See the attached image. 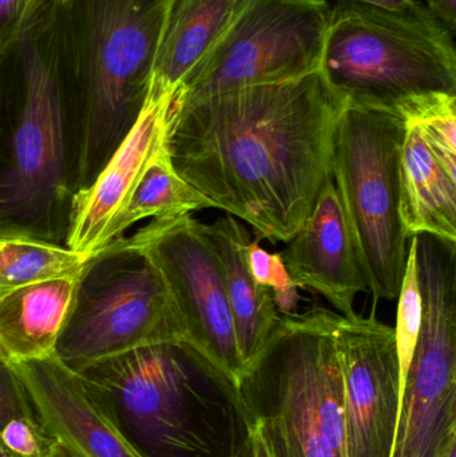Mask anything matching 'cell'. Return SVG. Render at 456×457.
I'll return each mask as SVG.
<instances>
[{
    "label": "cell",
    "instance_id": "1",
    "mask_svg": "<svg viewBox=\"0 0 456 457\" xmlns=\"http://www.w3.org/2000/svg\"><path fill=\"white\" fill-rule=\"evenodd\" d=\"M345 106L321 70L222 91L177 112L171 162L216 209L253 228L256 239L286 244L331 177Z\"/></svg>",
    "mask_w": 456,
    "mask_h": 457
},
{
    "label": "cell",
    "instance_id": "2",
    "mask_svg": "<svg viewBox=\"0 0 456 457\" xmlns=\"http://www.w3.org/2000/svg\"><path fill=\"white\" fill-rule=\"evenodd\" d=\"M59 3L27 0L0 47V237L66 246L80 122Z\"/></svg>",
    "mask_w": 456,
    "mask_h": 457
},
{
    "label": "cell",
    "instance_id": "3",
    "mask_svg": "<svg viewBox=\"0 0 456 457\" xmlns=\"http://www.w3.org/2000/svg\"><path fill=\"white\" fill-rule=\"evenodd\" d=\"M77 375L141 457H233L248 432L238 389L181 345L134 349Z\"/></svg>",
    "mask_w": 456,
    "mask_h": 457
},
{
    "label": "cell",
    "instance_id": "4",
    "mask_svg": "<svg viewBox=\"0 0 456 457\" xmlns=\"http://www.w3.org/2000/svg\"><path fill=\"white\" fill-rule=\"evenodd\" d=\"M168 5L169 0L59 3L79 104L78 192L94 181L141 112Z\"/></svg>",
    "mask_w": 456,
    "mask_h": 457
},
{
    "label": "cell",
    "instance_id": "5",
    "mask_svg": "<svg viewBox=\"0 0 456 457\" xmlns=\"http://www.w3.org/2000/svg\"><path fill=\"white\" fill-rule=\"evenodd\" d=\"M335 312L281 314L241 381V400L276 457H347L344 386L332 336Z\"/></svg>",
    "mask_w": 456,
    "mask_h": 457
},
{
    "label": "cell",
    "instance_id": "6",
    "mask_svg": "<svg viewBox=\"0 0 456 457\" xmlns=\"http://www.w3.org/2000/svg\"><path fill=\"white\" fill-rule=\"evenodd\" d=\"M321 71L348 104L396 112L420 94H456L454 35L422 0L404 10L335 2Z\"/></svg>",
    "mask_w": 456,
    "mask_h": 457
},
{
    "label": "cell",
    "instance_id": "7",
    "mask_svg": "<svg viewBox=\"0 0 456 457\" xmlns=\"http://www.w3.org/2000/svg\"><path fill=\"white\" fill-rule=\"evenodd\" d=\"M404 120L348 104L335 133L331 176L374 303L398 298L410 241L401 219Z\"/></svg>",
    "mask_w": 456,
    "mask_h": 457
},
{
    "label": "cell",
    "instance_id": "8",
    "mask_svg": "<svg viewBox=\"0 0 456 457\" xmlns=\"http://www.w3.org/2000/svg\"><path fill=\"white\" fill-rule=\"evenodd\" d=\"M173 344L185 330L161 271L125 237L86 261L55 356L74 373L110 357Z\"/></svg>",
    "mask_w": 456,
    "mask_h": 457
},
{
    "label": "cell",
    "instance_id": "9",
    "mask_svg": "<svg viewBox=\"0 0 456 457\" xmlns=\"http://www.w3.org/2000/svg\"><path fill=\"white\" fill-rule=\"evenodd\" d=\"M328 0H237L208 53L177 88L178 112L222 91L321 70Z\"/></svg>",
    "mask_w": 456,
    "mask_h": 457
},
{
    "label": "cell",
    "instance_id": "10",
    "mask_svg": "<svg viewBox=\"0 0 456 457\" xmlns=\"http://www.w3.org/2000/svg\"><path fill=\"white\" fill-rule=\"evenodd\" d=\"M422 327L399 407L393 457H441L456 440V244L417 236Z\"/></svg>",
    "mask_w": 456,
    "mask_h": 457
},
{
    "label": "cell",
    "instance_id": "11",
    "mask_svg": "<svg viewBox=\"0 0 456 457\" xmlns=\"http://www.w3.org/2000/svg\"><path fill=\"white\" fill-rule=\"evenodd\" d=\"M126 239L165 278L184 325V348L240 388L245 370L224 276L201 222L192 214L154 219Z\"/></svg>",
    "mask_w": 456,
    "mask_h": 457
},
{
    "label": "cell",
    "instance_id": "12",
    "mask_svg": "<svg viewBox=\"0 0 456 457\" xmlns=\"http://www.w3.org/2000/svg\"><path fill=\"white\" fill-rule=\"evenodd\" d=\"M332 336L344 386L347 457H393L399 421L395 330L375 314L334 313Z\"/></svg>",
    "mask_w": 456,
    "mask_h": 457
},
{
    "label": "cell",
    "instance_id": "13",
    "mask_svg": "<svg viewBox=\"0 0 456 457\" xmlns=\"http://www.w3.org/2000/svg\"><path fill=\"white\" fill-rule=\"evenodd\" d=\"M176 91L149 88L136 123L94 181L72 198L66 247L85 257L102 249L104 231L128 203L155 154L168 144Z\"/></svg>",
    "mask_w": 456,
    "mask_h": 457
},
{
    "label": "cell",
    "instance_id": "14",
    "mask_svg": "<svg viewBox=\"0 0 456 457\" xmlns=\"http://www.w3.org/2000/svg\"><path fill=\"white\" fill-rule=\"evenodd\" d=\"M281 255L297 287L323 295L344 317L355 316L356 295L369 289L332 176Z\"/></svg>",
    "mask_w": 456,
    "mask_h": 457
},
{
    "label": "cell",
    "instance_id": "15",
    "mask_svg": "<svg viewBox=\"0 0 456 457\" xmlns=\"http://www.w3.org/2000/svg\"><path fill=\"white\" fill-rule=\"evenodd\" d=\"M35 411L72 457H141L90 396L79 375L55 354L13 365Z\"/></svg>",
    "mask_w": 456,
    "mask_h": 457
},
{
    "label": "cell",
    "instance_id": "16",
    "mask_svg": "<svg viewBox=\"0 0 456 457\" xmlns=\"http://www.w3.org/2000/svg\"><path fill=\"white\" fill-rule=\"evenodd\" d=\"M82 268L0 293V357L4 361L18 365L55 354Z\"/></svg>",
    "mask_w": 456,
    "mask_h": 457
},
{
    "label": "cell",
    "instance_id": "17",
    "mask_svg": "<svg viewBox=\"0 0 456 457\" xmlns=\"http://www.w3.org/2000/svg\"><path fill=\"white\" fill-rule=\"evenodd\" d=\"M201 230L211 242L224 276L225 290L235 322L236 338L244 370L248 372L259 360L278 327L280 313L272 290L254 281L246 263V245L251 234L232 214L224 213Z\"/></svg>",
    "mask_w": 456,
    "mask_h": 457
},
{
    "label": "cell",
    "instance_id": "18",
    "mask_svg": "<svg viewBox=\"0 0 456 457\" xmlns=\"http://www.w3.org/2000/svg\"><path fill=\"white\" fill-rule=\"evenodd\" d=\"M401 219L407 237L430 234L456 242V179L439 162L419 126L404 122Z\"/></svg>",
    "mask_w": 456,
    "mask_h": 457
},
{
    "label": "cell",
    "instance_id": "19",
    "mask_svg": "<svg viewBox=\"0 0 456 457\" xmlns=\"http://www.w3.org/2000/svg\"><path fill=\"white\" fill-rule=\"evenodd\" d=\"M237 0H169L150 87L176 91L227 26Z\"/></svg>",
    "mask_w": 456,
    "mask_h": 457
},
{
    "label": "cell",
    "instance_id": "20",
    "mask_svg": "<svg viewBox=\"0 0 456 457\" xmlns=\"http://www.w3.org/2000/svg\"><path fill=\"white\" fill-rule=\"evenodd\" d=\"M203 209H216V205L177 173L166 144L150 161L133 195L110 222L102 249L122 238L128 228L142 220L182 216Z\"/></svg>",
    "mask_w": 456,
    "mask_h": 457
},
{
    "label": "cell",
    "instance_id": "21",
    "mask_svg": "<svg viewBox=\"0 0 456 457\" xmlns=\"http://www.w3.org/2000/svg\"><path fill=\"white\" fill-rule=\"evenodd\" d=\"M88 258L61 245L0 237V293L27 282L79 270Z\"/></svg>",
    "mask_w": 456,
    "mask_h": 457
},
{
    "label": "cell",
    "instance_id": "22",
    "mask_svg": "<svg viewBox=\"0 0 456 457\" xmlns=\"http://www.w3.org/2000/svg\"><path fill=\"white\" fill-rule=\"evenodd\" d=\"M396 112L404 122L419 126L439 162L456 179V94H420L407 99Z\"/></svg>",
    "mask_w": 456,
    "mask_h": 457
},
{
    "label": "cell",
    "instance_id": "23",
    "mask_svg": "<svg viewBox=\"0 0 456 457\" xmlns=\"http://www.w3.org/2000/svg\"><path fill=\"white\" fill-rule=\"evenodd\" d=\"M398 317H396L395 341L399 361V407L404 384L414 359L422 327V295L417 270V238L411 237L407 253L406 269L398 295Z\"/></svg>",
    "mask_w": 456,
    "mask_h": 457
},
{
    "label": "cell",
    "instance_id": "24",
    "mask_svg": "<svg viewBox=\"0 0 456 457\" xmlns=\"http://www.w3.org/2000/svg\"><path fill=\"white\" fill-rule=\"evenodd\" d=\"M245 258L254 281L272 290L278 313L294 314L299 305V287L289 276L281 253H269L260 246L259 239H252L246 245Z\"/></svg>",
    "mask_w": 456,
    "mask_h": 457
},
{
    "label": "cell",
    "instance_id": "25",
    "mask_svg": "<svg viewBox=\"0 0 456 457\" xmlns=\"http://www.w3.org/2000/svg\"><path fill=\"white\" fill-rule=\"evenodd\" d=\"M0 437L10 457H48L58 445L39 415L5 421L0 426Z\"/></svg>",
    "mask_w": 456,
    "mask_h": 457
},
{
    "label": "cell",
    "instance_id": "26",
    "mask_svg": "<svg viewBox=\"0 0 456 457\" xmlns=\"http://www.w3.org/2000/svg\"><path fill=\"white\" fill-rule=\"evenodd\" d=\"M35 415L37 411L21 376L0 357V426L11 419Z\"/></svg>",
    "mask_w": 456,
    "mask_h": 457
},
{
    "label": "cell",
    "instance_id": "27",
    "mask_svg": "<svg viewBox=\"0 0 456 457\" xmlns=\"http://www.w3.org/2000/svg\"><path fill=\"white\" fill-rule=\"evenodd\" d=\"M251 416V415H249ZM233 457H276L261 423L251 416L248 432Z\"/></svg>",
    "mask_w": 456,
    "mask_h": 457
},
{
    "label": "cell",
    "instance_id": "28",
    "mask_svg": "<svg viewBox=\"0 0 456 457\" xmlns=\"http://www.w3.org/2000/svg\"><path fill=\"white\" fill-rule=\"evenodd\" d=\"M27 0H0V47L10 40L18 29Z\"/></svg>",
    "mask_w": 456,
    "mask_h": 457
},
{
    "label": "cell",
    "instance_id": "29",
    "mask_svg": "<svg viewBox=\"0 0 456 457\" xmlns=\"http://www.w3.org/2000/svg\"><path fill=\"white\" fill-rule=\"evenodd\" d=\"M427 10L452 32L456 29V0H423Z\"/></svg>",
    "mask_w": 456,
    "mask_h": 457
},
{
    "label": "cell",
    "instance_id": "30",
    "mask_svg": "<svg viewBox=\"0 0 456 457\" xmlns=\"http://www.w3.org/2000/svg\"><path fill=\"white\" fill-rule=\"evenodd\" d=\"M335 2H350L369 7L386 8V10H404L412 7L419 0H335Z\"/></svg>",
    "mask_w": 456,
    "mask_h": 457
},
{
    "label": "cell",
    "instance_id": "31",
    "mask_svg": "<svg viewBox=\"0 0 456 457\" xmlns=\"http://www.w3.org/2000/svg\"><path fill=\"white\" fill-rule=\"evenodd\" d=\"M48 457H72L70 455L69 451L66 448L62 447L61 445H56L55 447L51 451L50 455Z\"/></svg>",
    "mask_w": 456,
    "mask_h": 457
},
{
    "label": "cell",
    "instance_id": "32",
    "mask_svg": "<svg viewBox=\"0 0 456 457\" xmlns=\"http://www.w3.org/2000/svg\"><path fill=\"white\" fill-rule=\"evenodd\" d=\"M441 457H456V440L450 443L449 447L444 450Z\"/></svg>",
    "mask_w": 456,
    "mask_h": 457
},
{
    "label": "cell",
    "instance_id": "33",
    "mask_svg": "<svg viewBox=\"0 0 456 457\" xmlns=\"http://www.w3.org/2000/svg\"><path fill=\"white\" fill-rule=\"evenodd\" d=\"M0 457H10L7 451H5L4 445H3L2 437H0Z\"/></svg>",
    "mask_w": 456,
    "mask_h": 457
}]
</instances>
